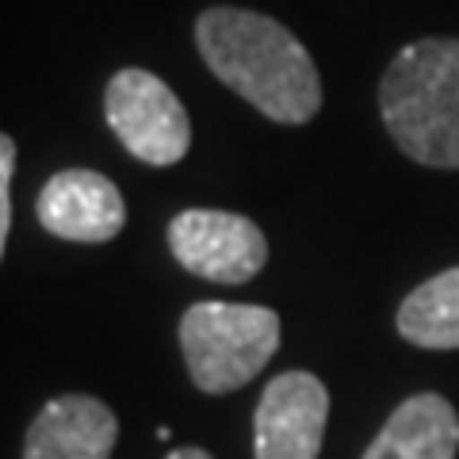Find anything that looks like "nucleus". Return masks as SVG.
Returning <instances> with one entry per match:
<instances>
[{"mask_svg": "<svg viewBox=\"0 0 459 459\" xmlns=\"http://www.w3.org/2000/svg\"><path fill=\"white\" fill-rule=\"evenodd\" d=\"M329 421V391L314 371L268 379L253 418L256 459H318Z\"/></svg>", "mask_w": 459, "mask_h": 459, "instance_id": "obj_6", "label": "nucleus"}, {"mask_svg": "<svg viewBox=\"0 0 459 459\" xmlns=\"http://www.w3.org/2000/svg\"><path fill=\"white\" fill-rule=\"evenodd\" d=\"M108 126L138 161L169 169L192 146V119L180 96L150 69H119L104 92Z\"/></svg>", "mask_w": 459, "mask_h": 459, "instance_id": "obj_4", "label": "nucleus"}, {"mask_svg": "<svg viewBox=\"0 0 459 459\" xmlns=\"http://www.w3.org/2000/svg\"><path fill=\"white\" fill-rule=\"evenodd\" d=\"M280 314L249 303L204 299L180 318V352L204 394H230L253 383L280 349Z\"/></svg>", "mask_w": 459, "mask_h": 459, "instance_id": "obj_3", "label": "nucleus"}, {"mask_svg": "<svg viewBox=\"0 0 459 459\" xmlns=\"http://www.w3.org/2000/svg\"><path fill=\"white\" fill-rule=\"evenodd\" d=\"M459 413L444 394H413L386 418L364 459H455Z\"/></svg>", "mask_w": 459, "mask_h": 459, "instance_id": "obj_9", "label": "nucleus"}, {"mask_svg": "<svg viewBox=\"0 0 459 459\" xmlns=\"http://www.w3.org/2000/svg\"><path fill=\"white\" fill-rule=\"evenodd\" d=\"M398 333L418 349H459V264L418 283L398 307Z\"/></svg>", "mask_w": 459, "mask_h": 459, "instance_id": "obj_10", "label": "nucleus"}, {"mask_svg": "<svg viewBox=\"0 0 459 459\" xmlns=\"http://www.w3.org/2000/svg\"><path fill=\"white\" fill-rule=\"evenodd\" d=\"M169 249L184 272L211 283H249L268 264V238L246 214L192 207L169 222Z\"/></svg>", "mask_w": 459, "mask_h": 459, "instance_id": "obj_5", "label": "nucleus"}, {"mask_svg": "<svg viewBox=\"0 0 459 459\" xmlns=\"http://www.w3.org/2000/svg\"><path fill=\"white\" fill-rule=\"evenodd\" d=\"M195 47L226 89L272 123L303 126L322 108V77L307 47L283 23L249 8H207Z\"/></svg>", "mask_w": 459, "mask_h": 459, "instance_id": "obj_1", "label": "nucleus"}, {"mask_svg": "<svg viewBox=\"0 0 459 459\" xmlns=\"http://www.w3.org/2000/svg\"><path fill=\"white\" fill-rule=\"evenodd\" d=\"M379 111L410 161L459 169V39L402 47L379 81Z\"/></svg>", "mask_w": 459, "mask_h": 459, "instance_id": "obj_2", "label": "nucleus"}, {"mask_svg": "<svg viewBox=\"0 0 459 459\" xmlns=\"http://www.w3.org/2000/svg\"><path fill=\"white\" fill-rule=\"evenodd\" d=\"M12 177H16V142L0 131V261L8 246V226H12Z\"/></svg>", "mask_w": 459, "mask_h": 459, "instance_id": "obj_11", "label": "nucleus"}, {"mask_svg": "<svg viewBox=\"0 0 459 459\" xmlns=\"http://www.w3.org/2000/svg\"><path fill=\"white\" fill-rule=\"evenodd\" d=\"M35 214L47 234L81 246L111 241L126 226L123 192L92 169H62L42 184Z\"/></svg>", "mask_w": 459, "mask_h": 459, "instance_id": "obj_7", "label": "nucleus"}, {"mask_svg": "<svg viewBox=\"0 0 459 459\" xmlns=\"http://www.w3.org/2000/svg\"><path fill=\"white\" fill-rule=\"evenodd\" d=\"M119 418L92 394H57L35 413L23 459H111Z\"/></svg>", "mask_w": 459, "mask_h": 459, "instance_id": "obj_8", "label": "nucleus"}, {"mask_svg": "<svg viewBox=\"0 0 459 459\" xmlns=\"http://www.w3.org/2000/svg\"><path fill=\"white\" fill-rule=\"evenodd\" d=\"M165 459H214V455L204 452V448H177V452H169Z\"/></svg>", "mask_w": 459, "mask_h": 459, "instance_id": "obj_12", "label": "nucleus"}]
</instances>
